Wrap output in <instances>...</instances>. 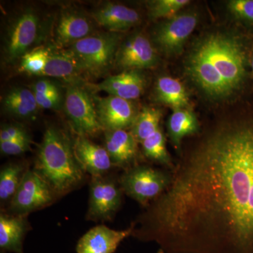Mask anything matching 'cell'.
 I'll return each instance as SVG.
<instances>
[{"label":"cell","instance_id":"52a82bcc","mask_svg":"<svg viewBox=\"0 0 253 253\" xmlns=\"http://www.w3.org/2000/svg\"><path fill=\"white\" fill-rule=\"evenodd\" d=\"M56 196L51 186L38 172L28 169L10 201L9 210L12 215L26 216L28 213L53 204Z\"/></svg>","mask_w":253,"mask_h":253},{"label":"cell","instance_id":"7c38bea8","mask_svg":"<svg viewBox=\"0 0 253 253\" xmlns=\"http://www.w3.org/2000/svg\"><path fill=\"white\" fill-rule=\"evenodd\" d=\"M96 109L104 131L131 128L139 112L132 101L110 95L96 100Z\"/></svg>","mask_w":253,"mask_h":253},{"label":"cell","instance_id":"836d02e7","mask_svg":"<svg viewBox=\"0 0 253 253\" xmlns=\"http://www.w3.org/2000/svg\"><path fill=\"white\" fill-rule=\"evenodd\" d=\"M251 82H252V85L253 86V49L251 57Z\"/></svg>","mask_w":253,"mask_h":253},{"label":"cell","instance_id":"d4e9b609","mask_svg":"<svg viewBox=\"0 0 253 253\" xmlns=\"http://www.w3.org/2000/svg\"><path fill=\"white\" fill-rule=\"evenodd\" d=\"M144 156L151 161L174 168L172 159L166 148V138L161 128L141 143Z\"/></svg>","mask_w":253,"mask_h":253},{"label":"cell","instance_id":"8992f818","mask_svg":"<svg viewBox=\"0 0 253 253\" xmlns=\"http://www.w3.org/2000/svg\"><path fill=\"white\" fill-rule=\"evenodd\" d=\"M172 174L147 166L129 168L120 180L123 191L143 206L159 197L170 184Z\"/></svg>","mask_w":253,"mask_h":253},{"label":"cell","instance_id":"4316f807","mask_svg":"<svg viewBox=\"0 0 253 253\" xmlns=\"http://www.w3.org/2000/svg\"><path fill=\"white\" fill-rule=\"evenodd\" d=\"M81 68L76 61L68 54H50L43 76L66 78L76 74Z\"/></svg>","mask_w":253,"mask_h":253},{"label":"cell","instance_id":"ac0fdd59","mask_svg":"<svg viewBox=\"0 0 253 253\" xmlns=\"http://www.w3.org/2000/svg\"><path fill=\"white\" fill-rule=\"evenodd\" d=\"M137 143L126 130L105 131V149L113 166L125 167L134 162L137 156Z\"/></svg>","mask_w":253,"mask_h":253},{"label":"cell","instance_id":"83f0119b","mask_svg":"<svg viewBox=\"0 0 253 253\" xmlns=\"http://www.w3.org/2000/svg\"><path fill=\"white\" fill-rule=\"evenodd\" d=\"M189 0H154L147 2L148 15L151 20L167 19L184 9Z\"/></svg>","mask_w":253,"mask_h":253},{"label":"cell","instance_id":"30bf717a","mask_svg":"<svg viewBox=\"0 0 253 253\" xmlns=\"http://www.w3.org/2000/svg\"><path fill=\"white\" fill-rule=\"evenodd\" d=\"M159 59V53L151 39L144 33L136 32L121 41L115 65L123 71H141L156 67Z\"/></svg>","mask_w":253,"mask_h":253},{"label":"cell","instance_id":"cb8c5ba5","mask_svg":"<svg viewBox=\"0 0 253 253\" xmlns=\"http://www.w3.org/2000/svg\"><path fill=\"white\" fill-rule=\"evenodd\" d=\"M162 117L161 109L154 107L143 108L139 111L131 126V134L138 142H142L161 128L160 122Z\"/></svg>","mask_w":253,"mask_h":253},{"label":"cell","instance_id":"4dcf8cb0","mask_svg":"<svg viewBox=\"0 0 253 253\" xmlns=\"http://www.w3.org/2000/svg\"><path fill=\"white\" fill-rule=\"evenodd\" d=\"M28 135V132L25 128L20 125H6L1 127L0 142L12 141Z\"/></svg>","mask_w":253,"mask_h":253},{"label":"cell","instance_id":"ba28073f","mask_svg":"<svg viewBox=\"0 0 253 253\" xmlns=\"http://www.w3.org/2000/svg\"><path fill=\"white\" fill-rule=\"evenodd\" d=\"M41 32L39 15L33 9L20 13L10 24L5 38L4 53L7 62L22 58L36 44Z\"/></svg>","mask_w":253,"mask_h":253},{"label":"cell","instance_id":"8fae6325","mask_svg":"<svg viewBox=\"0 0 253 253\" xmlns=\"http://www.w3.org/2000/svg\"><path fill=\"white\" fill-rule=\"evenodd\" d=\"M122 189L109 178L92 177L89 189V207L86 219L93 221L110 220L114 217L122 203Z\"/></svg>","mask_w":253,"mask_h":253},{"label":"cell","instance_id":"6da1fadb","mask_svg":"<svg viewBox=\"0 0 253 253\" xmlns=\"http://www.w3.org/2000/svg\"><path fill=\"white\" fill-rule=\"evenodd\" d=\"M139 222L133 234L161 244L253 245V104L186 151Z\"/></svg>","mask_w":253,"mask_h":253},{"label":"cell","instance_id":"484cf974","mask_svg":"<svg viewBox=\"0 0 253 253\" xmlns=\"http://www.w3.org/2000/svg\"><path fill=\"white\" fill-rule=\"evenodd\" d=\"M225 9L233 23L253 35V0H229Z\"/></svg>","mask_w":253,"mask_h":253},{"label":"cell","instance_id":"277c9868","mask_svg":"<svg viewBox=\"0 0 253 253\" xmlns=\"http://www.w3.org/2000/svg\"><path fill=\"white\" fill-rule=\"evenodd\" d=\"M199 21L197 10H182L158 23L153 29L150 39L159 54L168 58L177 57L184 53Z\"/></svg>","mask_w":253,"mask_h":253},{"label":"cell","instance_id":"f546056e","mask_svg":"<svg viewBox=\"0 0 253 253\" xmlns=\"http://www.w3.org/2000/svg\"><path fill=\"white\" fill-rule=\"evenodd\" d=\"M31 138L29 135L14 140L0 142V151L7 156H18L24 154L30 149Z\"/></svg>","mask_w":253,"mask_h":253},{"label":"cell","instance_id":"5bb4252c","mask_svg":"<svg viewBox=\"0 0 253 253\" xmlns=\"http://www.w3.org/2000/svg\"><path fill=\"white\" fill-rule=\"evenodd\" d=\"M146 86L144 73L141 71L131 70L111 76L96 84L94 88L108 93L110 96L133 101L144 94Z\"/></svg>","mask_w":253,"mask_h":253},{"label":"cell","instance_id":"7a4b0ae2","mask_svg":"<svg viewBox=\"0 0 253 253\" xmlns=\"http://www.w3.org/2000/svg\"><path fill=\"white\" fill-rule=\"evenodd\" d=\"M253 35L232 23L201 32L188 46L183 73L201 97L228 104L244 96L252 84Z\"/></svg>","mask_w":253,"mask_h":253},{"label":"cell","instance_id":"3957f363","mask_svg":"<svg viewBox=\"0 0 253 253\" xmlns=\"http://www.w3.org/2000/svg\"><path fill=\"white\" fill-rule=\"evenodd\" d=\"M34 170L58 196L77 187L84 177V169L76 157L73 145L66 134L55 126H49L44 131Z\"/></svg>","mask_w":253,"mask_h":253},{"label":"cell","instance_id":"9c48e42d","mask_svg":"<svg viewBox=\"0 0 253 253\" xmlns=\"http://www.w3.org/2000/svg\"><path fill=\"white\" fill-rule=\"evenodd\" d=\"M64 106L71 126L79 136H93L104 130L99 123L96 105L85 89L77 85L68 86Z\"/></svg>","mask_w":253,"mask_h":253},{"label":"cell","instance_id":"f1b7e54d","mask_svg":"<svg viewBox=\"0 0 253 253\" xmlns=\"http://www.w3.org/2000/svg\"><path fill=\"white\" fill-rule=\"evenodd\" d=\"M50 54L51 53L45 49L28 51L21 58V68L30 74L42 75Z\"/></svg>","mask_w":253,"mask_h":253},{"label":"cell","instance_id":"5b68a950","mask_svg":"<svg viewBox=\"0 0 253 253\" xmlns=\"http://www.w3.org/2000/svg\"><path fill=\"white\" fill-rule=\"evenodd\" d=\"M122 41V36L118 33L91 35L70 46L67 54L81 70L98 75L115 63Z\"/></svg>","mask_w":253,"mask_h":253},{"label":"cell","instance_id":"d6986e66","mask_svg":"<svg viewBox=\"0 0 253 253\" xmlns=\"http://www.w3.org/2000/svg\"><path fill=\"white\" fill-rule=\"evenodd\" d=\"M31 229L26 216L0 215V249L2 252L23 253V243Z\"/></svg>","mask_w":253,"mask_h":253},{"label":"cell","instance_id":"ffe728a7","mask_svg":"<svg viewBox=\"0 0 253 253\" xmlns=\"http://www.w3.org/2000/svg\"><path fill=\"white\" fill-rule=\"evenodd\" d=\"M156 101L174 110L190 109L189 92L179 80L169 76L158 78L154 88Z\"/></svg>","mask_w":253,"mask_h":253},{"label":"cell","instance_id":"2e32d148","mask_svg":"<svg viewBox=\"0 0 253 253\" xmlns=\"http://www.w3.org/2000/svg\"><path fill=\"white\" fill-rule=\"evenodd\" d=\"M94 21L111 33L127 31L141 22V14L125 5L107 3L92 13Z\"/></svg>","mask_w":253,"mask_h":253},{"label":"cell","instance_id":"e0dca14e","mask_svg":"<svg viewBox=\"0 0 253 253\" xmlns=\"http://www.w3.org/2000/svg\"><path fill=\"white\" fill-rule=\"evenodd\" d=\"M91 21L80 11H63L55 28V42L59 46L73 45L91 36Z\"/></svg>","mask_w":253,"mask_h":253},{"label":"cell","instance_id":"d6a6232c","mask_svg":"<svg viewBox=\"0 0 253 253\" xmlns=\"http://www.w3.org/2000/svg\"><path fill=\"white\" fill-rule=\"evenodd\" d=\"M32 91H33L35 95L46 96V95L56 92V91H59V89L51 82L47 81V80H41V81L35 83Z\"/></svg>","mask_w":253,"mask_h":253},{"label":"cell","instance_id":"9a60e30c","mask_svg":"<svg viewBox=\"0 0 253 253\" xmlns=\"http://www.w3.org/2000/svg\"><path fill=\"white\" fill-rule=\"evenodd\" d=\"M73 149L81 167L92 177L104 175L113 166L105 147L94 144L86 136H78Z\"/></svg>","mask_w":253,"mask_h":253},{"label":"cell","instance_id":"e575fe53","mask_svg":"<svg viewBox=\"0 0 253 253\" xmlns=\"http://www.w3.org/2000/svg\"><path fill=\"white\" fill-rule=\"evenodd\" d=\"M158 253H165V252L163 249H160L159 251H158Z\"/></svg>","mask_w":253,"mask_h":253},{"label":"cell","instance_id":"603a6c76","mask_svg":"<svg viewBox=\"0 0 253 253\" xmlns=\"http://www.w3.org/2000/svg\"><path fill=\"white\" fill-rule=\"evenodd\" d=\"M27 169L24 165L11 163L5 165L0 172V201L1 204L10 203L19 187Z\"/></svg>","mask_w":253,"mask_h":253},{"label":"cell","instance_id":"1f68e13d","mask_svg":"<svg viewBox=\"0 0 253 253\" xmlns=\"http://www.w3.org/2000/svg\"><path fill=\"white\" fill-rule=\"evenodd\" d=\"M37 104L38 107L44 109H55L59 107L61 104V96L59 91L52 93V94L46 95V96H40L35 95Z\"/></svg>","mask_w":253,"mask_h":253},{"label":"cell","instance_id":"4fadbf2b","mask_svg":"<svg viewBox=\"0 0 253 253\" xmlns=\"http://www.w3.org/2000/svg\"><path fill=\"white\" fill-rule=\"evenodd\" d=\"M134 224L126 230L117 231L105 225L91 228L78 241L77 253H114L123 240L132 235Z\"/></svg>","mask_w":253,"mask_h":253},{"label":"cell","instance_id":"44dd1931","mask_svg":"<svg viewBox=\"0 0 253 253\" xmlns=\"http://www.w3.org/2000/svg\"><path fill=\"white\" fill-rule=\"evenodd\" d=\"M167 127L172 146L179 153L183 139L197 134L200 130L199 120L191 109L174 110L168 118Z\"/></svg>","mask_w":253,"mask_h":253},{"label":"cell","instance_id":"7402d4cb","mask_svg":"<svg viewBox=\"0 0 253 253\" xmlns=\"http://www.w3.org/2000/svg\"><path fill=\"white\" fill-rule=\"evenodd\" d=\"M2 104L6 113L18 118H31L39 109L33 91L22 87L10 90L5 95Z\"/></svg>","mask_w":253,"mask_h":253}]
</instances>
